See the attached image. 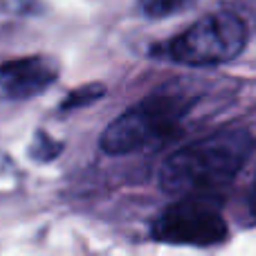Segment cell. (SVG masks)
I'll return each instance as SVG.
<instances>
[{"mask_svg": "<svg viewBox=\"0 0 256 256\" xmlns=\"http://www.w3.org/2000/svg\"><path fill=\"white\" fill-rule=\"evenodd\" d=\"M256 140L245 128L218 130L168 155L160 171L162 191L194 196L225 186L240 173L254 153Z\"/></svg>", "mask_w": 256, "mask_h": 256, "instance_id": "obj_1", "label": "cell"}, {"mask_svg": "<svg viewBox=\"0 0 256 256\" xmlns=\"http://www.w3.org/2000/svg\"><path fill=\"white\" fill-rule=\"evenodd\" d=\"M194 104L196 99H186L182 94H150L104 130V153L128 155L164 144L180 128L182 117Z\"/></svg>", "mask_w": 256, "mask_h": 256, "instance_id": "obj_2", "label": "cell"}, {"mask_svg": "<svg viewBox=\"0 0 256 256\" xmlns=\"http://www.w3.org/2000/svg\"><path fill=\"white\" fill-rule=\"evenodd\" d=\"M248 45V27L236 14L218 12L209 14L184 34H180L171 45L168 54L173 61L194 68L220 66L238 56Z\"/></svg>", "mask_w": 256, "mask_h": 256, "instance_id": "obj_3", "label": "cell"}, {"mask_svg": "<svg viewBox=\"0 0 256 256\" xmlns=\"http://www.w3.org/2000/svg\"><path fill=\"white\" fill-rule=\"evenodd\" d=\"M153 236L171 245L209 248L227 240L230 230L220 204L202 194H194L160 214L153 225Z\"/></svg>", "mask_w": 256, "mask_h": 256, "instance_id": "obj_4", "label": "cell"}, {"mask_svg": "<svg viewBox=\"0 0 256 256\" xmlns=\"http://www.w3.org/2000/svg\"><path fill=\"white\" fill-rule=\"evenodd\" d=\"M58 79V63L50 56H25L0 63V99L22 102L45 92Z\"/></svg>", "mask_w": 256, "mask_h": 256, "instance_id": "obj_5", "label": "cell"}, {"mask_svg": "<svg viewBox=\"0 0 256 256\" xmlns=\"http://www.w3.org/2000/svg\"><path fill=\"white\" fill-rule=\"evenodd\" d=\"M104 94H106V88H104L102 84H88V86H84V88L72 90L66 97V102L61 104V110L63 112L79 110V108H86V106H90V104L99 102Z\"/></svg>", "mask_w": 256, "mask_h": 256, "instance_id": "obj_6", "label": "cell"}, {"mask_svg": "<svg viewBox=\"0 0 256 256\" xmlns=\"http://www.w3.org/2000/svg\"><path fill=\"white\" fill-rule=\"evenodd\" d=\"M196 0H140L142 12L148 18H166L176 16V14L186 12L189 7H194Z\"/></svg>", "mask_w": 256, "mask_h": 256, "instance_id": "obj_7", "label": "cell"}, {"mask_svg": "<svg viewBox=\"0 0 256 256\" xmlns=\"http://www.w3.org/2000/svg\"><path fill=\"white\" fill-rule=\"evenodd\" d=\"M63 150V144L56 140H52V137L48 135V132L38 130L34 137V142H32V158L38 160V162H50V160L58 158Z\"/></svg>", "mask_w": 256, "mask_h": 256, "instance_id": "obj_8", "label": "cell"}]
</instances>
